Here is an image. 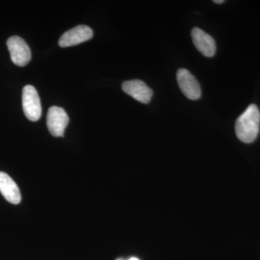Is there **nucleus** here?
Returning a JSON list of instances; mask_svg holds the SVG:
<instances>
[{"label":"nucleus","instance_id":"nucleus-10","mask_svg":"<svg viewBox=\"0 0 260 260\" xmlns=\"http://www.w3.org/2000/svg\"><path fill=\"white\" fill-rule=\"evenodd\" d=\"M213 3L215 4H222V3H225V1L224 0H214Z\"/></svg>","mask_w":260,"mask_h":260},{"label":"nucleus","instance_id":"nucleus-12","mask_svg":"<svg viewBox=\"0 0 260 260\" xmlns=\"http://www.w3.org/2000/svg\"><path fill=\"white\" fill-rule=\"evenodd\" d=\"M116 260H125V259H121V258H120V259H117Z\"/></svg>","mask_w":260,"mask_h":260},{"label":"nucleus","instance_id":"nucleus-2","mask_svg":"<svg viewBox=\"0 0 260 260\" xmlns=\"http://www.w3.org/2000/svg\"><path fill=\"white\" fill-rule=\"evenodd\" d=\"M22 103L24 114L30 121H37L42 116V105L37 89L32 85H26L23 89Z\"/></svg>","mask_w":260,"mask_h":260},{"label":"nucleus","instance_id":"nucleus-3","mask_svg":"<svg viewBox=\"0 0 260 260\" xmlns=\"http://www.w3.org/2000/svg\"><path fill=\"white\" fill-rule=\"evenodd\" d=\"M10 58L15 64L24 67L30 62L31 59V51L27 43L22 38L12 37L7 42Z\"/></svg>","mask_w":260,"mask_h":260},{"label":"nucleus","instance_id":"nucleus-6","mask_svg":"<svg viewBox=\"0 0 260 260\" xmlns=\"http://www.w3.org/2000/svg\"><path fill=\"white\" fill-rule=\"evenodd\" d=\"M92 29L87 25H78L75 28L65 32L59 40L61 47H69L87 42L93 37Z\"/></svg>","mask_w":260,"mask_h":260},{"label":"nucleus","instance_id":"nucleus-5","mask_svg":"<svg viewBox=\"0 0 260 260\" xmlns=\"http://www.w3.org/2000/svg\"><path fill=\"white\" fill-rule=\"evenodd\" d=\"M47 127L54 137L64 135V130L69 123V117L62 108L52 107L47 114Z\"/></svg>","mask_w":260,"mask_h":260},{"label":"nucleus","instance_id":"nucleus-9","mask_svg":"<svg viewBox=\"0 0 260 260\" xmlns=\"http://www.w3.org/2000/svg\"><path fill=\"white\" fill-rule=\"evenodd\" d=\"M0 192L12 204H19L21 201V194L16 183L3 172H0Z\"/></svg>","mask_w":260,"mask_h":260},{"label":"nucleus","instance_id":"nucleus-4","mask_svg":"<svg viewBox=\"0 0 260 260\" xmlns=\"http://www.w3.org/2000/svg\"><path fill=\"white\" fill-rule=\"evenodd\" d=\"M178 85L181 92L190 100H198L201 97L200 83L190 72L184 68L178 70L177 73Z\"/></svg>","mask_w":260,"mask_h":260},{"label":"nucleus","instance_id":"nucleus-7","mask_svg":"<svg viewBox=\"0 0 260 260\" xmlns=\"http://www.w3.org/2000/svg\"><path fill=\"white\" fill-rule=\"evenodd\" d=\"M122 90L134 98L135 100L143 103L148 104L151 100L153 92L151 88H149L146 83L140 80H133L124 81L121 85Z\"/></svg>","mask_w":260,"mask_h":260},{"label":"nucleus","instance_id":"nucleus-8","mask_svg":"<svg viewBox=\"0 0 260 260\" xmlns=\"http://www.w3.org/2000/svg\"><path fill=\"white\" fill-rule=\"evenodd\" d=\"M195 47L206 57H213L216 51V45L213 37L199 28H193L191 32Z\"/></svg>","mask_w":260,"mask_h":260},{"label":"nucleus","instance_id":"nucleus-1","mask_svg":"<svg viewBox=\"0 0 260 260\" xmlns=\"http://www.w3.org/2000/svg\"><path fill=\"white\" fill-rule=\"evenodd\" d=\"M259 109L255 104H251L236 121V134L243 143H252L259 134Z\"/></svg>","mask_w":260,"mask_h":260},{"label":"nucleus","instance_id":"nucleus-11","mask_svg":"<svg viewBox=\"0 0 260 260\" xmlns=\"http://www.w3.org/2000/svg\"><path fill=\"white\" fill-rule=\"evenodd\" d=\"M129 260H140V259H138V258H136V257H132V258H130V259Z\"/></svg>","mask_w":260,"mask_h":260}]
</instances>
